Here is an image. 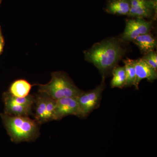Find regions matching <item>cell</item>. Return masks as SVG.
I'll return each mask as SVG.
<instances>
[{
  "mask_svg": "<svg viewBox=\"0 0 157 157\" xmlns=\"http://www.w3.org/2000/svg\"><path fill=\"white\" fill-rule=\"evenodd\" d=\"M127 44L119 37L107 38L85 51V59L98 69L102 77L106 78L126 54Z\"/></svg>",
  "mask_w": 157,
  "mask_h": 157,
  "instance_id": "1",
  "label": "cell"
},
{
  "mask_svg": "<svg viewBox=\"0 0 157 157\" xmlns=\"http://www.w3.org/2000/svg\"><path fill=\"white\" fill-rule=\"evenodd\" d=\"M3 119L8 134L14 143L31 142L39 136V124L29 117L6 114Z\"/></svg>",
  "mask_w": 157,
  "mask_h": 157,
  "instance_id": "2",
  "label": "cell"
},
{
  "mask_svg": "<svg viewBox=\"0 0 157 157\" xmlns=\"http://www.w3.org/2000/svg\"><path fill=\"white\" fill-rule=\"evenodd\" d=\"M38 86L39 93L45 94L55 101L65 98H77L82 92L67 74L60 71L52 73L51 79L48 83Z\"/></svg>",
  "mask_w": 157,
  "mask_h": 157,
  "instance_id": "3",
  "label": "cell"
},
{
  "mask_svg": "<svg viewBox=\"0 0 157 157\" xmlns=\"http://www.w3.org/2000/svg\"><path fill=\"white\" fill-rule=\"evenodd\" d=\"M105 78L102 77L101 84L94 89L82 92L77 97L82 116L85 117L100 106L102 94L105 88Z\"/></svg>",
  "mask_w": 157,
  "mask_h": 157,
  "instance_id": "4",
  "label": "cell"
},
{
  "mask_svg": "<svg viewBox=\"0 0 157 157\" xmlns=\"http://www.w3.org/2000/svg\"><path fill=\"white\" fill-rule=\"evenodd\" d=\"M153 27V21L141 18H131L126 21L125 28L120 36L122 41L128 43L137 37L150 33Z\"/></svg>",
  "mask_w": 157,
  "mask_h": 157,
  "instance_id": "5",
  "label": "cell"
},
{
  "mask_svg": "<svg viewBox=\"0 0 157 157\" xmlns=\"http://www.w3.org/2000/svg\"><path fill=\"white\" fill-rule=\"evenodd\" d=\"M131 8L128 16L131 18H141L156 21L157 0H130Z\"/></svg>",
  "mask_w": 157,
  "mask_h": 157,
  "instance_id": "6",
  "label": "cell"
},
{
  "mask_svg": "<svg viewBox=\"0 0 157 157\" xmlns=\"http://www.w3.org/2000/svg\"><path fill=\"white\" fill-rule=\"evenodd\" d=\"M40 94L35 98L36 110L35 120L39 124L54 120L55 100L45 94Z\"/></svg>",
  "mask_w": 157,
  "mask_h": 157,
  "instance_id": "7",
  "label": "cell"
},
{
  "mask_svg": "<svg viewBox=\"0 0 157 157\" xmlns=\"http://www.w3.org/2000/svg\"><path fill=\"white\" fill-rule=\"evenodd\" d=\"M69 115L82 117L77 97L61 98L56 101L54 120H59Z\"/></svg>",
  "mask_w": 157,
  "mask_h": 157,
  "instance_id": "8",
  "label": "cell"
},
{
  "mask_svg": "<svg viewBox=\"0 0 157 157\" xmlns=\"http://www.w3.org/2000/svg\"><path fill=\"white\" fill-rule=\"evenodd\" d=\"M133 63L136 75L134 86L136 89H139L140 82L144 78L151 82L157 79V71L151 67L141 58L133 59Z\"/></svg>",
  "mask_w": 157,
  "mask_h": 157,
  "instance_id": "9",
  "label": "cell"
},
{
  "mask_svg": "<svg viewBox=\"0 0 157 157\" xmlns=\"http://www.w3.org/2000/svg\"><path fill=\"white\" fill-rule=\"evenodd\" d=\"M142 55L153 51L157 48V39L151 33L141 35L133 41Z\"/></svg>",
  "mask_w": 157,
  "mask_h": 157,
  "instance_id": "10",
  "label": "cell"
},
{
  "mask_svg": "<svg viewBox=\"0 0 157 157\" xmlns=\"http://www.w3.org/2000/svg\"><path fill=\"white\" fill-rule=\"evenodd\" d=\"M130 8V0H107L105 11L109 14L128 16Z\"/></svg>",
  "mask_w": 157,
  "mask_h": 157,
  "instance_id": "11",
  "label": "cell"
},
{
  "mask_svg": "<svg viewBox=\"0 0 157 157\" xmlns=\"http://www.w3.org/2000/svg\"><path fill=\"white\" fill-rule=\"evenodd\" d=\"M32 86L33 85L25 79H18L11 84L9 94L16 98H24L29 95Z\"/></svg>",
  "mask_w": 157,
  "mask_h": 157,
  "instance_id": "12",
  "label": "cell"
},
{
  "mask_svg": "<svg viewBox=\"0 0 157 157\" xmlns=\"http://www.w3.org/2000/svg\"><path fill=\"white\" fill-rule=\"evenodd\" d=\"M5 103L6 114L27 117H29L32 114V107H26L13 103L6 98H5Z\"/></svg>",
  "mask_w": 157,
  "mask_h": 157,
  "instance_id": "13",
  "label": "cell"
},
{
  "mask_svg": "<svg viewBox=\"0 0 157 157\" xmlns=\"http://www.w3.org/2000/svg\"><path fill=\"white\" fill-rule=\"evenodd\" d=\"M111 74L113 77L110 85L112 88L122 89L125 87L126 82L125 70L124 66H117L113 69Z\"/></svg>",
  "mask_w": 157,
  "mask_h": 157,
  "instance_id": "14",
  "label": "cell"
},
{
  "mask_svg": "<svg viewBox=\"0 0 157 157\" xmlns=\"http://www.w3.org/2000/svg\"><path fill=\"white\" fill-rule=\"evenodd\" d=\"M126 73V82L124 87H132L135 86L136 75L133 59L127 58L123 60Z\"/></svg>",
  "mask_w": 157,
  "mask_h": 157,
  "instance_id": "15",
  "label": "cell"
},
{
  "mask_svg": "<svg viewBox=\"0 0 157 157\" xmlns=\"http://www.w3.org/2000/svg\"><path fill=\"white\" fill-rule=\"evenodd\" d=\"M6 98L13 103L32 108L35 102V98L31 95H29L24 98H16L11 96L9 93Z\"/></svg>",
  "mask_w": 157,
  "mask_h": 157,
  "instance_id": "16",
  "label": "cell"
},
{
  "mask_svg": "<svg viewBox=\"0 0 157 157\" xmlns=\"http://www.w3.org/2000/svg\"><path fill=\"white\" fill-rule=\"evenodd\" d=\"M147 63L155 71H157V54L156 51L150 52L143 55L141 58Z\"/></svg>",
  "mask_w": 157,
  "mask_h": 157,
  "instance_id": "17",
  "label": "cell"
},
{
  "mask_svg": "<svg viewBox=\"0 0 157 157\" xmlns=\"http://www.w3.org/2000/svg\"><path fill=\"white\" fill-rule=\"evenodd\" d=\"M3 42L4 41L0 40V54L1 53V52H2L3 50V45H3Z\"/></svg>",
  "mask_w": 157,
  "mask_h": 157,
  "instance_id": "18",
  "label": "cell"
},
{
  "mask_svg": "<svg viewBox=\"0 0 157 157\" xmlns=\"http://www.w3.org/2000/svg\"><path fill=\"white\" fill-rule=\"evenodd\" d=\"M0 40L3 41L2 37V34H1V30H0Z\"/></svg>",
  "mask_w": 157,
  "mask_h": 157,
  "instance_id": "19",
  "label": "cell"
},
{
  "mask_svg": "<svg viewBox=\"0 0 157 157\" xmlns=\"http://www.w3.org/2000/svg\"><path fill=\"white\" fill-rule=\"evenodd\" d=\"M2 0H0V4H1V2H2Z\"/></svg>",
  "mask_w": 157,
  "mask_h": 157,
  "instance_id": "20",
  "label": "cell"
}]
</instances>
